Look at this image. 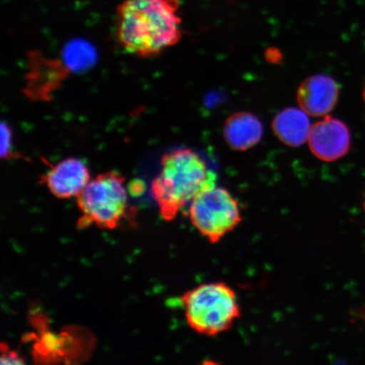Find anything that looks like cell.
<instances>
[{
  "label": "cell",
  "mask_w": 365,
  "mask_h": 365,
  "mask_svg": "<svg viewBox=\"0 0 365 365\" xmlns=\"http://www.w3.org/2000/svg\"><path fill=\"white\" fill-rule=\"evenodd\" d=\"M180 7L179 0H123L115 15L118 44L138 58L160 56L182 38Z\"/></svg>",
  "instance_id": "1"
},
{
  "label": "cell",
  "mask_w": 365,
  "mask_h": 365,
  "mask_svg": "<svg viewBox=\"0 0 365 365\" xmlns=\"http://www.w3.org/2000/svg\"><path fill=\"white\" fill-rule=\"evenodd\" d=\"M216 185V173L202 155L190 148H179L163 154L150 195L162 217L172 221L196 195Z\"/></svg>",
  "instance_id": "2"
},
{
  "label": "cell",
  "mask_w": 365,
  "mask_h": 365,
  "mask_svg": "<svg viewBox=\"0 0 365 365\" xmlns=\"http://www.w3.org/2000/svg\"><path fill=\"white\" fill-rule=\"evenodd\" d=\"M186 321L200 335L216 336L230 330L241 317L236 292L223 282L202 284L182 296Z\"/></svg>",
  "instance_id": "3"
},
{
  "label": "cell",
  "mask_w": 365,
  "mask_h": 365,
  "mask_svg": "<svg viewBox=\"0 0 365 365\" xmlns=\"http://www.w3.org/2000/svg\"><path fill=\"white\" fill-rule=\"evenodd\" d=\"M77 198L82 213L81 225L94 223L103 228L116 227L129 208L125 178L115 171L101 173L91 180Z\"/></svg>",
  "instance_id": "4"
},
{
  "label": "cell",
  "mask_w": 365,
  "mask_h": 365,
  "mask_svg": "<svg viewBox=\"0 0 365 365\" xmlns=\"http://www.w3.org/2000/svg\"><path fill=\"white\" fill-rule=\"evenodd\" d=\"M189 215L196 230L211 244L220 242L243 221L238 200L217 185L195 196L190 204Z\"/></svg>",
  "instance_id": "5"
},
{
  "label": "cell",
  "mask_w": 365,
  "mask_h": 365,
  "mask_svg": "<svg viewBox=\"0 0 365 365\" xmlns=\"http://www.w3.org/2000/svg\"><path fill=\"white\" fill-rule=\"evenodd\" d=\"M308 143L317 158L324 162H335L349 152L350 130L344 122L327 115L312 125Z\"/></svg>",
  "instance_id": "6"
},
{
  "label": "cell",
  "mask_w": 365,
  "mask_h": 365,
  "mask_svg": "<svg viewBox=\"0 0 365 365\" xmlns=\"http://www.w3.org/2000/svg\"><path fill=\"white\" fill-rule=\"evenodd\" d=\"M90 180L88 167L76 158L62 160L43 176L50 192L61 199L78 197Z\"/></svg>",
  "instance_id": "7"
},
{
  "label": "cell",
  "mask_w": 365,
  "mask_h": 365,
  "mask_svg": "<svg viewBox=\"0 0 365 365\" xmlns=\"http://www.w3.org/2000/svg\"><path fill=\"white\" fill-rule=\"evenodd\" d=\"M339 98V86L327 75L309 76L299 86L297 99L299 107L309 115L327 116Z\"/></svg>",
  "instance_id": "8"
},
{
  "label": "cell",
  "mask_w": 365,
  "mask_h": 365,
  "mask_svg": "<svg viewBox=\"0 0 365 365\" xmlns=\"http://www.w3.org/2000/svg\"><path fill=\"white\" fill-rule=\"evenodd\" d=\"M264 128L261 120L248 112L232 114L223 126V135L230 147L237 150H246L261 141Z\"/></svg>",
  "instance_id": "9"
},
{
  "label": "cell",
  "mask_w": 365,
  "mask_h": 365,
  "mask_svg": "<svg viewBox=\"0 0 365 365\" xmlns=\"http://www.w3.org/2000/svg\"><path fill=\"white\" fill-rule=\"evenodd\" d=\"M312 123L302 108H287L277 114L272 129L277 138L289 147L298 148L309 139Z\"/></svg>",
  "instance_id": "10"
},
{
  "label": "cell",
  "mask_w": 365,
  "mask_h": 365,
  "mask_svg": "<svg viewBox=\"0 0 365 365\" xmlns=\"http://www.w3.org/2000/svg\"><path fill=\"white\" fill-rule=\"evenodd\" d=\"M24 362L22 361L19 355L14 352V351L4 350L2 348L1 364H21Z\"/></svg>",
  "instance_id": "11"
},
{
  "label": "cell",
  "mask_w": 365,
  "mask_h": 365,
  "mask_svg": "<svg viewBox=\"0 0 365 365\" xmlns=\"http://www.w3.org/2000/svg\"><path fill=\"white\" fill-rule=\"evenodd\" d=\"M364 102H365V83H364Z\"/></svg>",
  "instance_id": "12"
},
{
  "label": "cell",
  "mask_w": 365,
  "mask_h": 365,
  "mask_svg": "<svg viewBox=\"0 0 365 365\" xmlns=\"http://www.w3.org/2000/svg\"><path fill=\"white\" fill-rule=\"evenodd\" d=\"M364 211H365V196H364Z\"/></svg>",
  "instance_id": "13"
}]
</instances>
